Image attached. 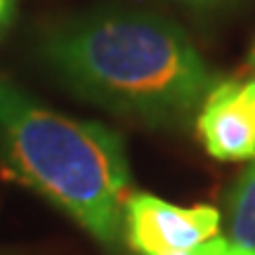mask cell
Wrapping results in <instances>:
<instances>
[{
	"label": "cell",
	"mask_w": 255,
	"mask_h": 255,
	"mask_svg": "<svg viewBox=\"0 0 255 255\" xmlns=\"http://www.w3.org/2000/svg\"><path fill=\"white\" fill-rule=\"evenodd\" d=\"M40 55L73 95L149 128L187 126L218 83L184 28L146 7L76 14L43 38Z\"/></svg>",
	"instance_id": "cell-1"
},
{
	"label": "cell",
	"mask_w": 255,
	"mask_h": 255,
	"mask_svg": "<svg viewBox=\"0 0 255 255\" xmlns=\"http://www.w3.org/2000/svg\"><path fill=\"white\" fill-rule=\"evenodd\" d=\"M0 151L21 182L102 246L121 241L130 168L111 128L47 109L0 78Z\"/></svg>",
	"instance_id": "cell-2"
},
{
	"label": "cell",
	"mask_w": 255,
	"mask_h": 255,
	"mask_svg": "<svg viewBox=\"0 0 255 255\" xmlns=\"http://www.w3.org/2000/svg\"><path fill=\"white\" fill-rule=\"evenodd\" d=\"M220 213L213 206L182 208L151 194H128L123 206V237L142 255L187 251L215 239Z\"/></svg>",
	"instance_id": "cell-3"
},
{
	"label": "cell",
	"mask_w": 255,
	"mask_h": 255,
	"mask_svg": "<svg viewBox=\"0 0 255 255\" xmlns=\"http://www.w3.org/2000/svg\"><path fill=\"white\" fill-rule=\"evenodd\" d=\"M196 135L218 161L255 158V114L241 100L237 81L215 83L196 114Z\"/></svg>",
	"instance_id": "cell-4"
},
{
	"label": "cell",
	"mask_w": 255,
	"mask_h": 255,
	"mask_svg": "<svg viewBox=\"0 0 255 255\" xmlns=\"http://www.w3.org/2000/svg\"><path fill=\"white\" fill-rule=\"evenodd\" d=\"M229 234L234 246L255 253V165L241 173L227 196Z\"/></svg>",
	"instance_id": "cell-5"
},
{
	"label": "cell",
	"mask_w": 255,
	"mask_h": 255,
	"mask_svg": "<svg viewBox=\"0 0 255 255\" xmlns=\"http://www.w3.org/2000/svg\"><path fill=\"white\" fill-rule=\"evenodd\" d=\"M173 7L182 9L184 14L196 19H215L220 14H227L237 7L241 0H163Z\"/></svg>",
	"instance_id": "cell-6"
},
{
	"label": "cell",
	"mask_w": 255,
	"mask_h": 255,
	"mask_svg": "<svg viewBox=\"0 0 255 255\" xmlns=\"http://www.w3.org/2000/svg\"><path fill=\"white\" fill-rule=\"evenodd\" d=\"M229 248V241L225 239H210V241H203L199 246L187 248V251H177V253H165V255H225V251Z\"/></svg>",
	"instance_id": "cell-7"
},
{
	"label": "cell",
	"mask_w": 255,
	"mask_h": 255,
	"mask_svg": "<svg viewBox=\"0 0 255 255\" xmlns=\"http://www.w3.org/2000/svg\"><path fill=\"white\" fill-rule=\"evenodd\" d=\"M239 92H241V100L246 102V107L255 114V78L246 83H239Z\"/></svg>",
	"instance_id": "cell-8"
},
{
	"label": "cell",
	"mask_w": 255,
	"mask_h": 255,
	"mask_svg": "<svg viewBox=\"0 0 255 255\" xmlns=\"http://www.w3.org/2000/svg\"><path fill=\"white\" fill-rule=\"evenodd\" d=\"M12 7H14V0H0V31L7 26L9 17H12Z\"/></svg>",
	"instance_id": "cell-9"
},
{
	"label": "cell",
	"mask_w": 255,
	"mask_h": 255,
	"mask_svg": "<svg viewBox=\"0 0 255 255\" xmlns=\"http://www.w3.org/2000/svg\"><path fill=\"white\" fill-rule=\"evenodd\" d=\"M225 255H255V253H251V251H244V248H239V246H229L227 251H225Z\"/></svg>",
	"instance_id": "cell-10"
},
{
	"label": "cell",
	"mask_w": 255,
	"mask_h": 255,
	"mask_svg": "<svg viewBox=\"0 0 255 255\" xmlns=\"http://www.w3.org/2000/svg\"><path fill=\"white\" fill-rule=\"evenodd\" d=\"M251 66L255 69V45H253V50H251Z\"/></svg>",
	"instance_id": "cell-11"
}]
</instances>
